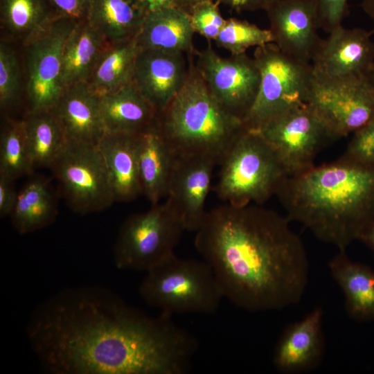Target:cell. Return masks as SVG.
<instances>
[{
    "label": "cell",
    "mask_w": 374,
    "mask_h": 374,
    "mask_svg": "<svg viewBox=\"0 0 374 374\" xmlns=\"http://www.w3.org/2000/svg\"><path fill=\"white\" fill-rule=\"evenodd\" d=\"M26 333L42 366L53 374H184L198 349L171 316H149L98 287L47 299Z\"/></svg>",
    "instance_id": "obj_1"
},
{
    "label": "cell",
    "mask_w": 374,
    "mask_h": 374,
    "mask_svg": "<svg viewBox=\"0 0 374 374\" xmlns=\"http://www.w3.org/2000/svg\"><path fill=\"white\" fill-rule=\"evenodd\" d=\"M290 220L259 205L226 204L206 211L195 247L224 297L249 312L278 310L302 299L307 252Z\"/></svg>",
    "instance_id": "obj_2"
},
{
    "label": "cell",
    "mask_w": 374,
    "mask_h": 374,
    "mask_svg": "<svg viewBox=\"0 0 374 374\" xmlns=\"http://www.w3.org/2000/svg\"><path fill=\"white\" fill-rule=\"evenodd\" d=\"M276 195L290 221L346 251L374 221V167L340 157L287 177Z\"/></svg>",
    "instance_id": "obj_3"
},
{
    "label": "cell",
    "mask_w": 374,
    "mask_h": 374,
    "mask_svg": "<svg viewBox=\"0 0 374 374\" xmlns=\"http://www.w3.org/2000/svg\"><path fill=\"white\" fill-rule=\"evenodd\" d=\"M192 56L186 82L158 114L157 127L175 157L207 156L219 165L245 126L215 99Z\"/></svg>",
    "instance_id": "obj_4"
},
{
    "label": "cell",
    "mask_w": 374,
    "mask_h": 374,
    "mask_svg": "<svg viewBox=\"0 0 374 374\" xmlns=\"http://www.w3.org/2000/svg\"><path fill=\"white\" fill-rule=\"evenodd\" d=\"M219 165L215 193L220 200L235 206L262 204L289 177L267 140L257 130L246 127Z\"/></svg>",
    "instance_id": "obj_5"
},
{
    "label": "cell",
    "mask_w": 374,
    "mask_h": 374,
    "mask_svg": "<svg viewBox=\"0 0 374 374\" xmlns=\"http://www.w3.org/2000/svg\"><path fill=\"white\" fill-rule=\"evenodd\" d=\"M139 292L148 305L171 317L213 314L224 298L212 268L205 260L181 258L175 253L146 271Z\"/></svg>",
    "instance_id": "obj_6"
},
{
    "label": "cell",
    "mask_w": 374,
    "mask_h": 374,
    "mask_svg": "<svg viewBox=\"0 0 374 374\" xmlns=\"http://www.w3.org/2000/svg\"><path fill=\"white\" fill-rule=\"evenodd\" d=\"M260 81L256 100L243 120L256 129L267 121L306 103L314 77L311 63L298 60L273 42L256 48Z\"/></svg>",
    "instance_id": "obj_7"
},
{
    "label": "cell",
    "mask_w": 374,
    "mask_h": 374,
    "mask_svg": "<svg viewBox=\"0 0 374 374\" xmlns=\"http://www.w3.org/2000/svg\"><path fill=\"white\" fill-rule=\"evenodd\" d=\"M184 231L179 215L168 199L129 216L121 225L114 245L116 267L148 271L175 253Z\"/></svg>",
    "instance_id": "obj_8"
},
{
    "label": "cell",
    "mask_w": 374,
    "mask_h": 374,
    "mask_svg": "<svg viewBox=\"0 0 374 374\" xmlns=\"http://www.w3.org/2000/svg\"><path fill=\"white\" fill-rule=\"evenodd\" d=\"M69 206L84 215L115 202L103 155L97 144L67 141L50 166Z\"/></svg>",
    "instance_id": "obj_9"
},
{
    "label": "cell",
    "mask_w": 374,
    "mask_h": 374,
    "mask_svg": "<svg viewBox=\"0 0 374 374\" xmlns=\"http://www.w3.org/2000/svg\"><path fill=\"white\" fill-rule=\"evenodd\" d=\"M306 103L323 122L330 139L343 138L374 119V86L365 74L314 75Z\"/></svg>",
    "instance_id": "obj_10"
},
{
    "label": "cell",
    "mask_w": 374,
    "mask_h": 374,
    "mask_svg": "<svg viewBox=\"0 0 374 374\" xmlns=\"http://www.w3.org/2000/svg\"><path fill=\"white\" fill-rule=\"evenodd\" d=\"M76 23L57 16L44 30L23 44L29 111L52 109L62 93L63 49Z\"/></svg>",
    "instance_id": "obj_11"
},
{
    "label": "cell",
    "mask_w": 374,
    "mask_h": 374,
    "mask_svg": "<svg viewBox=\"0 0 374 374\" xmlns=\"http://www.w3.org/2000/svg\"><path fill=\"white\" fill-rule=\"evenodd\" d=\"M256 130L275 150L288 176L315 166L322 143L330 139L323 122L307 103L267 121Z\"/></svg>",
    "instance_id": "obj_12"
},
{
    "label": "cell",
    "mask_w": 374,
    "mask_h": 374,
    "mask_svg": "<svg viewBox=\"0 0 374 374\" xmlns=\"http://www.w3.org/2000/svg\"><path fill=\"white\" fill-rule=\"evenodd\" d=\"M195 64L217 103L243 121L260 85V72L254 59L246 53L222 57L208 42L205 49L197 53Z\"/></svg>",
    "instance_id": "obj_13"
},
{
    "label": "cell",
    "mask_w": 374,
    "mask_h": 374,
    "mask_svg": "<svg viewBox=\"0 0 374 374\" xmlns=\"http://www.w3.org/2000/svg\"><path fill=\"white\" fill-rule=\"evenodd\" d=\"M265 11L273 43L287 55L311 63L322 40L315 0H271Z\"/></svg>",
    "instance_id": "obj_14"
},
{
    "label": "cell",
    "mask_w": 374,
    "mask_h": 374,
    "mask_svg": "<svg viewBox=\"0 0 374 374\" xmlns=\"http://www.w3.org/2000/svg\"><path fill=\"white\" fill-rule=\"evenodd\" d=\"M216 165L217 161L207 156L175 157L166 199L179 215L186 231L195 233L203 222Z\"/></svg>",
    "instance_id": "obj_15"
},
{
    "label": "cell",
    "mask_w": 374,
    "mask_h": 374,
    "mask_svg": "<svg viewBox=\"0 0 374 374\" xmlns=\"http://www.w3.org/2000/svg\"><path fill=\"white\" fill-rule=\"evenodd\" d=\"M322 39L312 60L314 75L339 78L365 74L374 65V29L341 25Z\"/></svg>",
    "instance_id": "obj_16"
},
{
    "label": "cell",
    "mask_w": 374,
    "mask_h": 374,
    "mask_svg": "<svg viewBox=\"0 0 374 374\" xmlns=\"http://www.w3.org/2000/svg\"><path fill=\"white\" fill-rule=\"evenodd\" d=\"M185 54L141 49L132 84L158 114L163 110L186 82L189 70Z\"/></svg>",
    "instance_id": "obj_17"
},
{
    "label": "cell",
    "mask_w": 374,
    "mask_h": 374,
    "mask_svg": "<svg viewBox=\"0 0 374 374\" xmlns=\"http://www.w3.org/2000/svg\"><path fill=\"white\" fill-rule=\"evenodd\" d=\"M323 316V309L318 306L283 331L272 358L278 371L286 374L305 373L320 365L325 350Z\"/></svg>",
    "instance_id": "obj_18"
},
{
    "label": "cell",
    "mask_w": 374,
    "mask_h": 374,
    "mask_svg": "<svg viewBox=\"0 0 374 374\" xmlns=\"http://www.w3.org/2000/svg\"><path fill=\"white\" fill-rule=\"evenodd\" d=\"M52 109L67 141L98 144L105 133L100 97L87 82L65 88Z\"/></svg>",
    "instance_id": "obj_19"
},
{
    "label": "cell",
    "mask_w": 374,
    "mask_h": 374,
    "mask_svg": "<svg viewBox=\"0 0 374 374\" xmlns=\"http://www.w3.org/2000/svg\"><path fill=\"white\" fill-rule=\"evenodd\" d=\"M139 136L105 132L97 144L105 163L115 202H131L142 194Z\"/></svg>",
    "instance_id": "obj_20"
},
{
    "label": "cell",
    "mask_w": 374,
    "mask_h": 374,
    "mask_svg": "<svg viewBox=\"0 0 374 374\" xmlns=\"http://www.w3.org/2000/svg\"><path fill=\"white\" fill-rule=\"evenodd\" d=\"M195 30L189 15L172 6L145 15L135 37L141 49L160 50L193 55Z\"/></svg>",
    "instance_id": "obj_21"
},
{
    "label": "cell",
    "mask_w": 374,
    "mask_h": 374,
    "mask_svg": "<svg viewBox=\"0 0 374 374\" xmlns=\"http://www.w3.org/2000/svg\"><path fill=\"white\" fill-rule=\"evenodd\" d=\"M328 269L344 294L348 316L359 322L374 321V269L341 250L330 260Z\"/></svg>",
    "instance_id": "obj_22"
},
{
    "label": "cell",
    "mask_w": 374,
    "mask_h": 374,
    "mask_svg": "<svg viewBox=\"0 0 374 374\" xmlns=\"http://www.w3.org/2000/svg\"><path fill=\"white\" fill-rule=\"evenodd\" d=\"M99 97L105 132L138 134L157 123V111L132 83Z\"/></svg>",
    "instance_id": "obj_23"
},
{
    "label": "cell",
    "mask_w": 374,
    "mask_h": 374,
    "mask_svg": "<svg viewBox=\"0 0 374 374\" xmlns=\"http://www.w3.org/2000/svg\"><path fill=\"white\" fill-rule=\"evenodd\" d=\"M175 155L157 123L139 136V170L142 194L154 205L167 197Z\"/></svg>",
    "instance_id": "obj_24"
},
{
    "label": "cell",
    "mask_w": 374,
    "mask_h": 374,
    "mask_svg": "<svg viewBox=\"0 0 374 374\" xmlns=\"http://www.w3.org/2000/svg\"><path fill=\"white\" fill-rule=\"evenodd\" d=\"M58 214L56 193L51 181L42 176L30 178L18 192L10 215L14 229L26 234L51 224Z\"/></svg>",
    "instance_id": "obj_25"
},
{
    "label": "cell",
    "mask_w": 374,
    "mask_h": 374,
    "mask_svg": "<svg viewBox=\"0 0 374 374\" xmlns=\"http://www.w3.org/2000/svg\"><path fill=\"white\" fill-rule=\"evenodd\" d=\"M107 43L87 20L77 22L63 49L62 82L64 89L87 82Z\"/></svg>",
    "instance_id": "obj_26"
},
{
    "label": "cell",
    "mask_w": 374,
    "mask_h": 374,
    "mask_svg": "<svg viewBox=\"0 0 374 374\" xmlns=\"http://www.w3.org/2000/svg\"><path fill=\"white\" fill-rule=\"evenodd\" d=\"M140 51L135 37L107 44L87 82L90 89L101 96L131 84Z\"/></svg>",
    "instance_id": "obj_27"
},
{
    "label": "cell",
    "mask_w": 374,
    "mask_h": 374,
    "mask_svg": "<svg viewBox=\"0 0 374 374\" xmlns=\"http://www.w3.org/2000/svg\"><path fill=\"white\" fill-rule=\"evenodd\" d=\"M145 15L133 0H91L87 21L107 44L134 38Z\"/></svg>",
    "instance_id": "obj_28"
},
{
    "label": "cell",
    "mask_w": 374,
    "mask_h": 374,
    "mask_svg": "<svg viewBox=\"0 0 374 374\" xmlns=\"http://www.w3.org/2000/svg\"><path fill=\"white\" fill-rule=\"evenodd\" d=\"M23 121L33 166L50 168L67 142L54 111L28 110Z\"/></svg>",
    "instance_id": "obj_29"
},
{
    "label": "cell",
    "mask_w": 374,
    "mask_h": 374,
    "mask_svg": "<svg viewBox=\"0 0 374 374\" xmlns=\"http://www.w3.org/2000/svg\"><path fill=\"white\" fill-rule=\"evenodd\" d=\"M57 16L48 0H0L1 28L23 44Z\"/></svg>",
    "instance_id": "obj_30"
},
{
    "label": "cell",
    "mask_w": 374,
    "mask_h": 374,
    "mask_svg": "<svg viewBox=\"0 0 374 374\" xmlns=\"http://www.w3.org/2000/svg\"><path fill=\"white\" fill-rule=\"evenodd\" d=\"M34 168L23 119L6 116L0 133V174L15 180L32 175Z\"/></svg>",
    "instance_id": "obj_31"
},
{
    "label": "cell",
    "mask_w": 374,
    "mask_h": 374,
    "mask_svg": "<svg viewBox=\"0 0 374 374\" xmlns=\"http://www.w3.org/2000/svg\"><path fill=\"white\" fill-rule=\"evenodd\" d=\"M215 42L231 55H240L246 53L251 47L273 42V37L269 29H263L247 21L231 17L226 19Z\"/></svg>",
    "instance_id": "obj_32"
},
{
    "label": "cell",
    "mask_w": 374,
    "mask_h": 374,
    "mask_svg": "<svg viewBox=\"0 0 374 374\" xmlns=\"http://www.w3.org/2000/svg\"><path fill=\"white\" fill-rule=\"evenodd\" d=\"M19 91V67L14 50L5 41L0 43V107L8 111L17 102Z\"/></svg>",
    "instance_id": "obj_33"
},
{
    "label": "cell",
    "mask_w": 374,
    "mask_h": 374,
    "mask_svg": "<svg viewBox=\"0 0 374 374\" xmlns=\"http://www.w3.org/2000/svg\"><path fill=\"white\" fill-rule=\"evenodd\" d=\"M189 16L195 33L208 41H215L226 21L220 13L219 4L214 0L199 2L193 6Z\"/></svg>",
    "instance_id": "obj_34"
},
{
    "label": "cell",
    "mask_w": 374,
    "mask_h": 374,
    "mask_svg": "<svg viewBox=\"0 0 374 374\" xmlns=\"http://www.w3.org/2000/svg\"><path fill=\"white\" fill-rule=\"evenodd\" d=\"M352 134L341 157L357 163L374 167V119Z\"/></svg>",
    "instance_id": "obj_35"
},
{
    "label": "cell",
    "mask_w": 374,
    "mask_h": 374,
    "mask_svg": "<svg viewBox=\"0 0 374 374\" xmlns=\"http://www.w3.org/2000/svg\"><path fill=\"white\" fill-rule=\"evenodd\" d=\"M319 27L330 33L342 25L347 13L348 0H315Z\"/></svg>",
    "instance_id": "obj_36"
},
{
    "label": "cell",
    "mask_w": 374,
    "mask_h": 374,
    "mask_svg": "<svg viewBox=\"0 0 374 374\" xmlns=\"http://www.w3.org/2000/svg\"><path fill=\"white\" fill-rule=\"evenodd\" d=\"M58 16L77 22L87 20L91 0H48Z\"/></svg>",
    "instance_id": "obj_37"
},
{
    "label": "cell",
    "mask_w": 374,
    "mask_h": 374,
    "mask_svg": "<svg viewBox=\"0 0 374 374\" xmlns=\"http://www.w3.org/2000/svg\"><path fill=\"white\" fill-rule=\"evenodd\" d=\"M14 179L0 174V217L10 216L17 199L18 192L14 186Z\"/></svg>",
    "instance_id": "obj_38"
},
{
    "label": "cell",
    "mask_w": 374,
    "mask_h": 374,
    "mask_svg": "<svg viewBox=\"0 0 374 374\" xmlns=\"http://www.w3.org/2000/svg\"><path fill=\"white\" fill-rule=\"evenodd\" d=\"M271 0H215L220 5L227 6L235 12L265 10Z\"/></svg>",
    "instance_id": "obj_39"
},
{
    "label": "cell",
    "mask_w": 374,
    "mask_h": 374,
    "mask_svg": "<svg viewBox=\"0 0 374 374\" xmlns=\"http://www.w3.org/2000/svg\"><path fill=\"white\" fill-rule=\"evenodd\" d=\"M133 1L145 15L163 8L177 6L174 0H133Z\"/></svg>",
    "instance_id": "obj_40"
},
{
    "label": "cell",
    "mask_w": 374,
    "mask_h": 374,
    "mask_svg": "<svg viewBox=\"0 0 374 374\" xmlns=\"http://www.w3.org/2000/svg\"><path fill=\"white\" fill-rule=\"evenodd\" d=\"M359 240L367 245L374 255V221L365 230Z\"/></svg>",
    "instance_id": "obj_41"
},
{
    "label": "cell",
    "mask_w": 374,
    "mask_h": 374,
    "mask_svg": "<svg viewBox=\"0 0 374 374\" xmlns=\"http://www.w3.org/2000/svg\"><path fill=\"white\" fill-rule=\"evenodd\" d=\"M202 1L204 0H174L176 6L187 12L188 15L190 14L193 6Z\"/></svg>",
    "instance_id": "obj_42"
},
{
    "label": "cell",
    "mask_w": 374,
    "mask_h": 374,
    "mask_svg": "<svg viewBox=\"0 0 374 374\" xmlns=\"http://www.w3.org/2000/svg\"><path fill=\"white\" fill-rule=\"evenodd\" d=\"M362 7L366 14L374 19V0H362Z\"/></svg>",
    "instance_id": "obj_43"
},
{
    "label": "cell",
    "mask_w": 374,
    "mask_h": 374,
    "mask_svg": "<svg viewBox=\"0 0 374 374\" xmlns=\"http://www.w3.org/2000/svg\"><path fill=\"white\" fill-rule=\"evenodd\" d=\"M366 75L374 86V65L368 70V71L366 73Z\"/></svg>",
    "instance_id": "obj_44"
}]
</instances>
